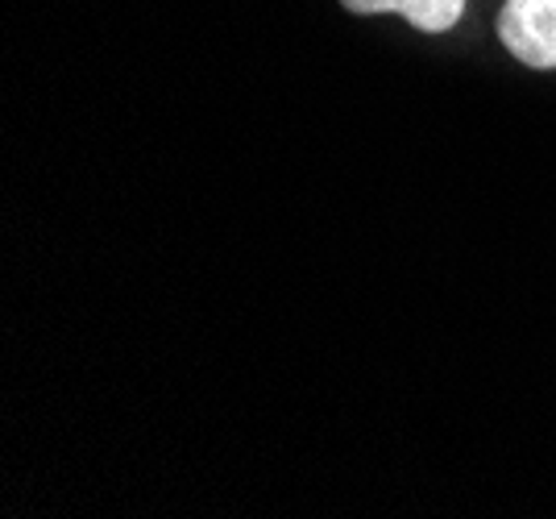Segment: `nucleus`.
<instances>
[{
  "mask_svg": "<svg viewBox=\"0 0 556 519\" xmlns=\"http://www.w3.org/2000/svg\"><path fill=\"white\" fill-rule=\"evenodd\" d=\"M498 42L532 72H556V0H507L498 13Z\"/></svg>",
  "mask_w": 556,
  "mask_h": 519,
  "instance_id": "obj_1",
  "label": "nucleus"
},
{
  "mask_svg": "<svg viewBox=\"0 0 556 519\" xmlns=\"http://www.w3.org/2000/svg\"><path fill=\"white\" fill-rule=\"evenodd\" d=\"M349 13L357 17H382V13H399L416 25L419 34H444L462 22L465 0H341Z\"/></svg>",
  "mask_w": 556,
  "mask_h": 519,
  "instance_id": "obj_2",
  "label": "nucleus"
}]
</instances>
